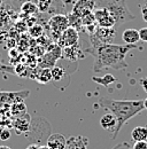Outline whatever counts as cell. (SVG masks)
<instances>
[{"mask_svg": "<svg viewBox=\"0 0 147 149\" xmlns=\"http://www.w3.org/2000/svg\"><path fill=\"white\" fill-rule=\"evenodd\" d=\"M137 48L136 45H115L106 44L95 49H88L89 53L94 56L93 71L95 74L101 72L105 69L122 70L128 68L125 56L131 49Z\"/></svg>", "mask_w": 147, "mask_h": 149, "instance_id": "1", "label": "cell"}, {"mask_svg": "<svg viewBox=\"0 0 147 149\" xmlns=\"http://www.w3.org/2000/svg\"><path fill=\"white\" fill-rule=\"evenodd\" d=\"M99 104L116 117L117 125L113 132V139H116L125 123H128L136 115L145 110L144 100H114L108 97H101L99 100Z\"/></svg>", "mask_w": 147, "mask_h": 149, "instance_id": "2", "label": "cell"}, {"mask_svg": "<svg viewBox=\"0 0 147 149\" xmlns=\"http://www.w3.org/2000/svg\"><path fill=\"white\" fill-rule=\"evenodd\" d=\"M95 7H105L114 17L116 25H121L129 21H133L136 16L130 12L125 0H98Z\"/></svg>", "mask_w": 147, "mask_h": 149, "instance_id": "3", "label": "cell"}, {"mask_svg": "<svg viewBox=\"0 0 147 149\" xmlns=\"http://www.w3.org/2000/svg\"><path fill=\"white\" fill-rule=\"evenodd\" d=\"M116 36V30L115 28H102V26H97L95 31L90 35V41H91V47L89 49H95L102 45L111 44L113 40Z\"/></svg>", "mask_w": 147, "mask_h": 149, "instance_id": "4", "label": "cell"}, {"mask_svg": "<svg viewBox=\"0 0 147 149\" xmlns=\"http://www.w3.org/2000/svg\"><path fill=\"white\" fill-rule=\"evenodd\" d=\"M30 95V91H0V110L10 107L13 103L24 102Z\"/></svg>", "mask_w": 147, "mask_h": 149, "instance_id": "5", "label": "cell"}, {"mask_svg": "<svg viewBox=\"0 0 147 149\" xmlns=\"http://www.w3.org/2000/svg\"><path fill=\"white\" fill-rule=\"evenodd\" d=\"M69 26L70 25H69L68 16L64 14H55L48 21V28L51 30V36L56 41L61 37V33Z\"/></svg>", "mask_w": 147, "mask_h": 149, "instance_id": "6", "label": "cell"}, {"mask_svg": "<svg viewBox=\"0 0 147 149\" xmlns=\"http://www.w3.org/2000/svg\"><path fill=\"white\" fill-rule=\"evenodd\" d=\"M62 56V49L59 45H52L51 48L41 56L38 64L40 68H53L56 65V62Z\"/></svg>", "mask_w": 147, "mask_h": 149, "instance_id": "7", "label": "cell"}, {"mask_svg": "<svg viewBox=\"0 0 147 149\" xmlns=\"http://www.w3.org/2000/svg\"><path fill=\"white\" fill-rule=\"evenodd\" d=\"M94 16H95V21L97 24L99 26L102 28H115L116 26V22L114 17L110 15L107 8L105 7H95L94 9Z\"/></svg>", "mask_w": 147, "mask_h": 149, "instance_id": "8", "label": "cell"}, {"mask_svg": "<svg viewBox=\"0 0 147 149\" xmlns=\"http://www.w3.org/2000/svg\"><path fill=\"white\" fill-rule=\"evenodd\" d=\"M78 40H79L78 30L73 28V26H69L68 29H66L61 33V37L59 38V40H57V45L61 48H64V47H69V46L77 45L78 44Z\"/></svg>", "mask_w": 147, "mask_h": 149, "instance_id": "9", "label": "cell"}, {"mask_svg": "<svg viewBox=\"0 0 147 149\" xmlns=\"http://www.w3.org/2000/svg\"><path fill=\"white\" fill-rule=\"evenodd\" d=\"M31 125H32V120H31V116L27 112L23 116H20L13 119V129L18 135L21 134H27L31 130Z\"/></svg>", "mask_w": 147, "mask_h": 149, "instance_id": "10", "label": "cell"}, {"mask_svg": "<svg viewBox=\"0 0 147 149\" xmlns=\"http://www.w3.org/2000/svg\"><path fill=\"white\" fill-rule=\"evenodd\" d=\"M98 0H77L73 6L71 12L78 16H84L89 13H93L97 6Z\"/></svg>", "mask_w": 147, "mask_h": 149, "instance_id": "11", "label": "cell"}, {"mask_svg": "<svg viewBox=\"0 0 147 149\" xmlns=\"http://www.w3.org/2000/svg\"><path fill=\"white\" fill-rule=\"evenodd\" d=\"M46 146L50 149H66L67 138L61 133H53L47 138Z\"/></svg>", "mask_w": 147, "mask_h": 149, "instance_id": "12", "label": "cell"}, {"mask_svg": "<svg viewBox=\"0 0 147 149\" xmlns=\"http://www.w3.org/2000/svg\"><path fill=\"white\" fill-rule=\"evenodd\" d=\"M62 57L70 61V62H76L79 58H83L84 54L80 51L79 45H74V46H69V47H64L62 48Z\"/></svg>", "mask_w": 147, "mask_h": 149, "instance_id": "13", "label": "cell"}, {"mask_svg": "<svg viewBox=\"0 0 147 149\" xmlns=\"http://www.w3.org/2000/svg\"><path fill=\"white\" fill-rule=\"evenodd\" d=\"M89 139L83 135L70 136L67 139V149H88Z\"/></svg>", "mask_w": 147, "mask_h": 149, "instance_id": "14", "label": "cell"}, {"mask_svg": "<svg viewBox=\"0 0 147 149\" xmlns=\"http://www.w3.org/2000/svg\"><path fill=\"white\" fill-rule=\"evenodd\" d=\"M52 81L54 83L55 85H57V83H62L64 80L69 81V71L64 68V67H60V65H54L52 69Z\"/></svg>", "mask_w": 147, "mask_h": 149, "instance_id": "15", "label": "cell"}, {"mask_svg": "<svg viewBox=\"0 0 147 149\" xmlns=\"http://www.w3.org/2000/svg\"><path fill=\"white\" fill-rule=\"evenodd\" d=\"M117 125V120L116 117L111 113V112H107L105 113L101 118H100V126L106 131H115Z\"/></svg>", "mask_w": 147, "mask_h": 149, "instance_id": "16", "label": "cell"}, {"mask_svg": "<svg viewBox=\"0 0 147 149\" xmlns=\"http://www.w3.org/2000/svg\"><path fill=\"white\" fill-rule=\"evenodd\" d=\"M122 39L128 45H136L140 40L139 30H136V29H132V28L124 30L123 33H122Z\"/></svg>", "mask_w": 147, "mask_h": 149, "instance_id": "17", "label": "cell"}, {"mask_svg": "<svg viewBox=\"0 0 147 149\" xmlns=\"http://www.w3.org/2000/svg\"><path fill=\"white\" fill-rule=\"evenodd\" d=\"M52 68H38L36 72V80H38L40 84H48L50 81H52Z\"/></svg>", "mask_w": 147, "mask_h": 149, "instance_id": "18", "label": "cell"}, {"mask_svg": "<svg viewBox=\"0 0 147 149\" xmlns=\"http://www.w3.org/2000/svg\"><path fill=\"white\" fill-rule=\"evenodd\" d=\"M131 139L137 141H147V127L146 126H137L131 132Z\"/></svg>", "mask_w": 147, "mask_h": 149, "instance_id": "19", "label": "cell"}, {"mask_svg": "<svg viewBox=\"0 0 147 149\" xmlns=\"http://www.w3.org/2000/svg\"><path fill=\"white\" fill-rule=\"evenodd\" d=\"M9 111H10V116L12 118H16L20 116H23L27 113V106L24 102H16V103H13L10 107H9Z\"/></svg>", "mask_w": 147, "mask_h": 149, "instance_id": "20", "label": "cell"}, {"mask_svg": "<svg viewBox=\"0 0 147 149\" xmlns=\"http://www.w3.org/2000/svg\"><path fill=\"white\" fill-rule=\"evenodd\" d=\"M92 80L98 83V84H100V85H102V86H105V87H108L109 85L116 83V78L110 74H105L102 77H92Z\"/></svg>", "mask_w": 147, "mask_h": 149, "instance_id": "21", "label": "cell"}, {"mask_svg": "<svg viewBox=\"0 0 147 149\" xmlns=\"http://www.w3.org/2000/svg\"><path fill=\"white\" fill-rule=\"evenodd\" d=\"M20 8H21L22 13H24V15H27V16H32L34 14H37L39 12L38 7H37V3L36 2H32V1L24 2Z\"/></svg>", "mask_w": 147, "mask_h": 149, "instance_id": "22", "label": "cell"}, {"mask_svg": "<svg viewBox=\"0 0 147 149\" xmlns=\"http://www.w3.org/2000/svg\"><path fill=\"white\" fill-rule=\"evenodd\" d=\"M68 19H69V25L70 26H73L75 29H80V28H83V23H82V17L80 16H78L77 14H75V13H69V15H68Z\"/></svg>", "mask_w": 147, "mask_h": 149, "instance_id": "23", "label": "cell"}, {"mask_svg": "<svg viewBox=\"0 0 147 149\" xmlns=\"http://www.w3.org/2000/svg\"><path fill=\"white\" fill-rule=\"evenodd\" d=\"M82 23H83V28H88V26H90V25L97 24L94 13H89V14L82 16Z\"/></svg>", "mask_w": 147, "mask_h": 149, "instance_id": "24", "label": "cell"}, {"mask_svg": "<svg viewBox=\"0 0 147 149\" xmlns=\"http://www.w3.org/2000/svg\"><path fill=\"white\" fill-rule=\"evenodd\" d=\"M29 33L31 35V37L39 38L44 35V28L39 24H35V25H31L30 29H29Z\"/></svg>", "mask_w": 147, "mask_h": 149, "instance_id": "25", "label": "cell"}, {"mask_svg": "<svg viewBox=\"0 0 147 149\" xmlns=\"http://www.w3.org/2000/svg\"><path fill=\"white\" fill-rule=\"evenodd\" d=\"M0 72H4V74H16V71L14 70V68H13V67L4 64V63L1 62V60H0Z\"/></svg>", "mask_w": 147, "mask_h": 149, "instance_id": "26", "label": "cell"}, {"mask_svg": "<svg viewBox=\"0 0 147 149\" xmlns=\"http://www.w3.org/2000/svg\"><path fill=\"white\" fill-rule=\"evenodd\" d=\"M0 139L2 141H6V140L10 139V131H9V129H4L0 132Z\"/></svg>", "mask_w": 147, "mask_h": 149, "instance_id": "27", "label": "cell"}, {"mask_svg": "<svg viewBox=\"0 0 147 149\" xmlns=\"http://www.w3.org/2000/svg\"><path fill=\"white\" fill-rule=\"evenodd\" d=\"M132 149H147V141H137L132 146Z\"/></svg>", "mask_w": 147, "mask_h": 149, "instance_id": "28", "label": "cell"}, {"mask_svg": "<svg viewBox=\"0 0 147 149\" xmlns=\"http://www.w3.org/2000/svg\"><path fill=\"white\" fill-rule=\"evenodd\" d=\"M139 36H140V40L147 42V26L146 28H141L139 30Z\"/></svg>", "mask_w": 147, "mask_h": 149, "instance_id": "29", "label": "cell"}, {"mask_svg": "<svg viewBox=\"0 0 147 149\" xmlns=\"http://www.w3.org/2000/svg\"><path fill=\"white\" fill-rule=\"evenodd\" d=\"M113 149H132V146H130L128 142H122V143L116 145Z\"/></svg>", "mask_w": 147, "mask_h": 149, "instance_id": "30", "label": "cell"}, {"mask_svg": "<svg viewBox=\"0 0 147 149\" xmlns=\"http://www.w3.org/2000/svg\"><path fill=\"white\" fill-rule=\"evenodd\" d=\"M141 15H143V19L147 22V1L145 2V5L141 6Z\"/></svg>", "mask_w": 147, "mask_h": 149, "instance_id": "31", "label": "cell"}, {"mask_svg": "<svg viewBox=\"0 0 147 149\" xmlns=\"http://www.w3.org/2000/svg\"><path fill=\"white\" fill-rule=\"evenodd\" d=\"M139 83H140V85L143 86V88L145 90V92H147V77L141 78V79L139 80Z\"/></svg>", "mask_w": 147, "mask_h": 149, "instance_id": "32", "label": "cell"}, {"mask_svg": "<svg viewBox=\"0 0 147 149\" xmlns=\"http://www.w3.org/2000/svg\"><path fill=\"white\" fill-rule=\"evenodd\" d=\"M13 1H14V2H16L18 6L21 7V6H22L24 2H28V1H32V2H36V3H37V1H38V0H13Z\"/></svg>", "mask_w": 147, "mask_h": 149, "instance_id": "33", "label": "cell"}, {"mask_svg": "<svg viewBox=\"0 0 147 149\" xmlns=\"http://www.w3.org/2000/svg\"><path fill=\"white\" fill-rule=\"evenodd\" d=\"M37 148H38V146L35 145V143H34V145H30L29 147H27V149H37Z\"/></svg>", "mask_w": 147, "mask_h": 149, "instance_id": "34", "label": "cell"}, {"mask_svg": "<svg viewBox=\"0 0 147 149\" xmlns=\"http://www.w3.org/2000/svg\"><path fill=\"white\" fill-rule=\"evenodd\" d=\"M37 149H50L46 145H40V146H38V148Z\"/></svg>", "mask_w": 147, "mask_h": 149, "instance_id": "35", "label": "cell"}, {"mask_svg": "<svg viewBox=\"0 0 147 149\" xmlns=\"http://www.w3.org/2000/svg\"><path fill=\"white\" fill-rule=\"evenodd\" d=\"M0 149H12V148L8 147V146H0Z\"/></svg>", "mask_w": 147, "mask_h": 149, "instance_id": "36", "label": "cell"}, {"mask_svg": "<svg viewBox=\"0 0 147 149\" xmlns=\"http://www.w3.org/2000/svg\"><path fill=\"white\" fill-rule=\"evenodd\" d=\"M144 107H145V109H147V99L144 100Z\"/></svg>", "mask_w": 147, "mask_h": 149, "instance_id": "37", "label": "cell"}, {"mask_svg": "<svg viewBox=\"0 0 147 149\" xmlns=\"http://www.w3.org/2000/svg\"><path fill=\"white\" fill-rule=\"evenodd\" d=\"M61 1H62V2H64V3H69L71 0H61Z\"/></svg>", "mask_w": 147, "mask_h": 149, "instance_id": "38", "label": "cell"}, {"mask_svg": "<svg viewBox=\"0 0 147 149\" xmlns=\"http://www.w3.org/2000/svg\"><path fill=\"white\" fill-rule=\"evenodd\" d=\"M4 129H5V127H2V125H1V124H0V132H1V131L4 130Z\"/></svg>", "mask_w": 147, "mask_h": 149, "instance_id": "39", "label": "cell"}]
</instances>
